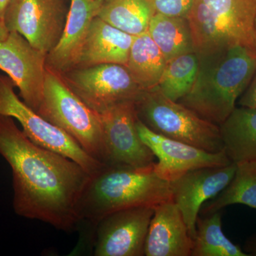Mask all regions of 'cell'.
<instances>
[{"label":"cell","instance_id":"7a4b0ae2","mask_svg":"<svg viewBox=\"0 0 256 256\" xmlns=\"http://www.w3.org/2000/svg\"><path fill=\"white\" fill-rule=\"evenodd\" d=\"M198 58L196 80L178 102L220 126L233 112L255 75L256 48L236 45Z\"/></svg>","mask_w":256,"mask_h":256},{"label":"cell","instance_id":"d6986e66","mask_svg":"<svg viewBox=\"0 0 256 256\" xmlns=\"http://www.w3.org/2000/svg\"><path fill=\"white\" fill-rule=\"evenodd\" d=\"M166 64L164 55L148 32L134 36L126 67L143 90L158 86Z\"/></svg>","mask_w":256,"mask_h":256},{"label":"cell","instance_id":"83f0119b","mask_svg":"<svg viewBox=\"0 0 256 256\" xmlns=\"http://www.w3.org/2000/svg\"><path fill=\"white\" fill-rule=\"evenodd\" d=\"M10 32L5 28L4 24L0 20V42L3 41L9 34Z\"/></svg>","mask_w":256,"mask_h":256},{"label":"cell","instance_id":"5b68a950","mask_svg":"<svg viewBox=\"0 0 256 256\" xmlns=\"http://www.w3.org/2000/svg\"><path fill=\"white\" fill-rule=\"evenodd\" d=\"M36 112L73 138L89 156L106 164L98 114L69 88L60 73L47 66L43 97Z\"/></svg>","mask_w":256,"mask_h":256},{"label":"cell","instance_id":"52a82bcc","mask_svg":"<svg viewBox=\"0 0 256 256\" xmlns=\"http://www.w3.org/2000/svg\"><path fill=\"white\" fill-rule=\"evenodd\" d=\"M14 87V82L8 76L0 74V114L16 120L32 142L73 160L90 176L106 166L89 156L63 130L50 124L28 107L15 94Z\"/></svg>","mask_w":256,"mask_h":256},{"label":"cell","instance_id":"2e32d148","mask_svg":"<svg viewBox=\"0 0 256 256\" xmlns=\"http://www.w3.org/2000/svg\"><path fill=\"white\" fill-rule=\"evenodd\" d=\"M104 0H70L60 42L46 56V66L60 74L75 68L94 18Z\"/></svg>","mask_w":256,"mask_h":256},{"label":"cell","instance_id":"e0dca14e","mask_svg":"<svg viewBox=\"0 0 256 256\" xmlns=\"http://www.w3.org/2000/svg\"><path fill=\"white\" fill-rule=\"evenodd\" d=\"M133 40L134 36L132 35L96 16L75 68L106 64L126 66Z\"/></svg>","mask_w":256,"mask_h":256},{"label":"cell","instance_id":"3957f363","mask_svg":"<svg viewBox=\"0 0 256 256\" xmlns=\"http://www.w3.org/2000/svg\"><path fill=\"white\" fill-rule=\"evenodd\" d=\"M146 166H108L92 175L80 203V220L96 226L105 216L124 208L154 207L173 200L169 182Z\"/></svg>","mask_w":256,"mask_h":256},{"label":"cell","instance_id":"f1b7e54d","mask_svg":"<svg viewBox=\"0 0 256 256\" xmlns=\"http://www.w3.org/2000/svg\"><path fill=\"white\" fill-rule=\"evenodd\" d=\"M9 1L10 0H0V20L2 22L3 16H4L5 8Z\"/></svg>","mask_w":256,"mask_h":256},{"label":"cell","instance_id":"5bb4252c","mask_svg":"<svg viewBox=\"0 0 256 256\" xmlns=\"http://www.w3.org/2000/svg\"><path fill=\"white\" fill-rule=\"evenodd\" d=\"M236 164L192 170L170 182L173 201L180 208L192 238L202 206L223 191L233 178Z\"/></svg>","mask_w":256,"mask_h":256},{"label":"cell","instance_id":"30bf717a","mask_svg":"<svg viewBox=\"0 0 256 256\" xmlns=\"http://www.w3.org/2000/svg\"><path fill=\"white\" fill-rule=\"evenodd\" d=\"M134 101H122L98 112L104 132L108 166H146L156 162L138 133Z\"/></svg>","mask_w":256,"mask_h":256},{"label":"cell","instance_id":"8992f818","mask_svg":"<svg viewBox=\"0 0 256 256\" xmlns=\"http://www.w3.org/2000/svg\"><path fill=\"white\" fill-rule=\"evenodd\" d=\"M134 104L138 119L153 132L210 152L224 150L220 126L165 97L158 87L143 90Z\"/></svg>","mask_w":256,"mask_h":256},{"label":"cell","instance_id":"4fadbf2b","mask_svg":"<svg viewBox=\"0 0 256 256\" xmlns=\"http://www.w3.org/2000/svg\"><path fill=\"white\" fill-rule=\"evenodd\" d=\"M137 129L141 140L156 158L154 166L156 174L170 183L192 170L226 166L232 163L225 150L210 152L164 137L152 131L139 119Z\"/></svg>","mask_w":256,"mask_h":256},{"label":"cell","instance_id":"8fae6325","mask_svg":"<svg viewBox=\"0 0 256 256\" xmlns=\"http://www.w3.org/2000/svg\"><path fill=\"white\" fill-rule=\"evenodd\" d=\"M154 207L124 208L96 224L94 256H142Z\"/></svg>","mask_w":256,"mask_h":256},{"label":"cell","instance_id":"603a6c76","mask_svg":"<svg viewBox=\"0 0 256 256\" xmlns=\"http://www.w3.org/2000/svg\"><path fill=\"white\" fill-rule=\"evenodd\" d=\"M232 204H244L256 210V162L236 164L230 182L218 196L202 206V215L210 214Z\"/></svg>","mask_w":256,"mask_h":256},{"label":"cell","instance_id":"9c48e42d","mask_svg":"<svg viewBox=\"0 0 256 256\" xmlns=\"http://www.w3.org/2000/svg\"><path fill=\"white\" fill-rule=\"evenodd\" d=\"M68 12L64 0H10L2 22L48 55L60 42Z\"/></svg>","mask_w":256,"mask_h":256},{"label":"cell","instance_id":"6da1fadb","mask_svg":"<svg viewBox=\"0 0 256 256\" xmlns=\"http://www.w3.org/2000/svg\"><path fill=\"white\" fill-rule=\"evenodd\" d=\"M0 154L12 172L15 213L69 232L80 222L79 203L90 175L76 162L32 142L0 114Z\"/></svg>","mask_w":256,"mask_h":256},{"label":"cell","instance_id":"4316f807","mask_svg":"<svg viewBox=\"0 0 256 256\" xmlns=\"http://www.w3.org/2000/svg\"><path fill=\"white\" fill-rule=\"evenodd\" d=\"M242 250L248 256H256V234L248 239Z\"/></svg>","mask_w":256,"mask_h":256},{"label":"cell","instance_id":"7402d4cb","mask_svg":"<svg viewBox=\"0 0 256 256\" xmlns=\"http://www.w3.org/2000/svg\"><path fill=\"white\" fill-rule=\"evenodd\" d=\"M220 210L198 216L192 256H248L222 229Z\"/></svg>","mask_w":256,"mask_h":256},{"label":"cell","instance_id":"ffe728a7","mask_svg":"<svg viewBox=\"0 0 256 256\" xmlns=\"http://www.w3.org/2000/svg\"><path fill=\"white\" fill-rule=\"evenodd\" d=\"M148 33L166 62L178 56L194 52L188 18L154 14L150 22Z\"/></svg>","mask_w":256,"mask_h":256},{"label":"cell","instance_id":"44dd1931","mask_svg":"<svg viewBox=\"0 0 256 256\" xmlns=\"http://www.w3.org/2000/svg\"><path fill=\"white\" fill-rule=\"evenodd\" d=\"M154 14L149 0H104L98 16L133 36L148 32Z\"/></svg>","mask_w":256,"mask_h":256},{"label":"cell","instance_id":"7c38bea8","mask_svg":"<svg viewBox=\"0 0 256 256\" xmlns=\"http://www.w3.org/2000/svg\"><path fill=\"white\" fill-rule=\"evenodd\" d=\"M46 56L18 32H10L0 42V70L12 80L24 102L35 112L43 97Z\"/></svg>","mask_w":256,"mask_h":256},{"label":"cell","instance_id":"9a60e30c","mask_svg":"<svg viewBox=\"0 0 256 256\" xmlns=\"http://www.w3.org/2000/svg\"><path fill=\"white\" fill-rule=\"evenodd\" d=\"M194 240L173 200L154 207L144 256H192Z\"/></svg>","mask_w":256,"mask_h":256},{"label":"cell","instance_id":"484cf974","mask_svg":"<svg viewBox=\"0 0 256 256\" xmlns=\"http://www.w3.org/2000/svg\"><path fill=\"white\" fill-rule=\"evenodd\" d=\"M238 104L242 107L256 108V72L248 87L239 98Z\"/></svg>","mask_w":256,"mask_h":256},{"label":"cell","instance_id":"277c9868","mask_svg":"<svg viewBox=\"0 0 256 256\" xmlns=\"http://www.w3.org/2000/svg\"><path fill=\"white\" fill-rule=\"evenodd\" d=\"M256 0H193L188 16L197 55L236 45L256 48Z\"/></svg>","mask_w":256,"mask_h":256},{"label":"cell","instance_id":"d4e9b609","mask_svg":"<svg viewBox=\"0 0 256 256\" xmlns=\"http://www.w3.org/2000/svg\"><path fill=\"white\" fill-rule=\"evenodd\" d=\"M154 14L188 18L193 0H149Z\"/></svg>","mask_w":256,"mask_h":256},{"label":"cell","instance_id":"ac0fdd59","mask_svg":"<svg viewBox=\"0 0 256 256\" xmlns=\"http://www.w3.org/2000/svg\"><path fill=\"white\" fill-rule=\"evenodd\" d=\"M220 128L232 162H256V108L236 107Z\"/></svg>","mask_w":256,"mask_h":256},{"label":"cell","instance_id":"cb8c5ba5","mask_svg":"<svg viewBox=\"0 0 256 256\" xmlns=\"http://www.w3.org/2000/svg\"><path fill=\"white\" fill-rule=\"evenodd\" d=\"M198 69V58L194 52L178 56L166 62L156 87L165 97L178 102L191 90Z\"/></svg>","mask_w":256,"mask_h":256},{"label":"cell","instance_id":"f546056e","mask_svg":"<svg viewBox=\"0 0 256 256\" xmlns=\"http://www.w3.org/2000/svg\"><path fill=\"white\" fill-rule=\"evenodd\" d=\"M254 42H255V46L256 48V15L255 21H254Z\"/></svg>","mask_w":256,"mask_h":256},{"label":"cell","instance_id":"ba28073f","mask_svg":"<svg viewBox=\"0 0 256 256\" xmlns=\"http://www.w3.org/2000/svg\"><path fill=\"white\" fill-rule=\"evenodd\" d=\"M69 88L96 112L124 100H136L143 92L126 66L99 64L60 74Z\"/></svg>","mask_w":256,"mask_h":256}]
</instances>
